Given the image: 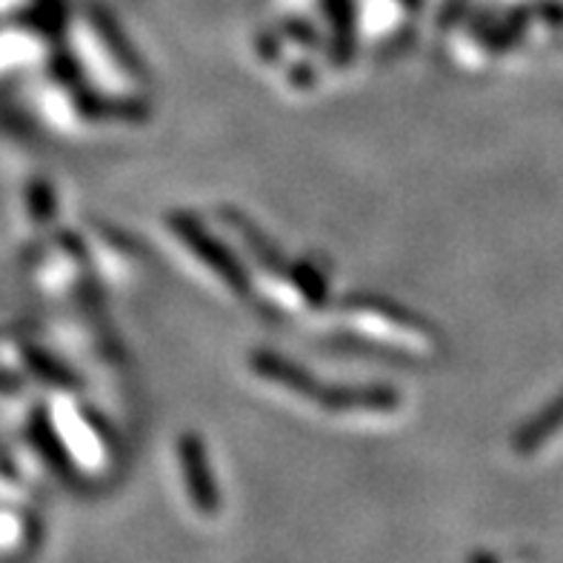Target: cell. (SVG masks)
Wrapping results in <instances>:
<instances>
[{"label":"cell","mask_w":563,"mask_h":563,"mask_svg":"<svg viewBox=\"0 0 563 563\" xmlns=\"http://www.w3.org/2000/svg\"><path fill=\"white\" fill-rule=\"evenodd\" d=\"M184 472L186 481H189V493L192 500L198 504L200 512L212 515L218 509V493L212 486V475H209L207 455H203V446H198L195 441H184Z\"/></svg>","instance_id":"obj_1"}]
</instances>
